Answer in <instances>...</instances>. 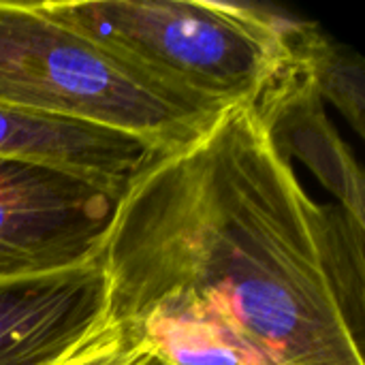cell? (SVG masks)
Here are the masks:
<instances>
[{
	"label": "cell",
	"instance_id": "cell-5",
	"mask_svg": "<svg viewBox=\"0 0 365 365\" xmlns=\"http://www.w3.org/2000/svg\"><path fill=\"white\" fill-rule=\"evenodd\" d=\"M109 321L98 263L0 280V365H58Z\"/></svg>",
	"mask_w": 365,
	"mask_h": 365
},
{
	"label": "cell",
	"instance_id": "cell-6",
	"mask_svg": "<svg viewBox=\"0 0 365 365\" xmlns=\"http://www.w3.org/2000/svg\"><path fill=\"white\" fill-rule=\"evenodd\" d=\"M321 101L312 81L289 56L287 66L252 107L278 152L287 158L293 154L310 167L336 195L338 207L353 222L365 227L361 169L327 120Z\"/></svg>",
	"mask_w": 365,
	"mask_h": 365
},
{
	"label": "cell",
	"instance_id": "cell-4",
	"mask_svg": "<svg viewBox=\"0 0 365 365\" xmlns=\"http://www.w3.org/2000/svg\"><path fill=\"white\" fill-rule=\"evenodd\" d=\"M118 199L66 169L0 156V280L98 263Z\"/></svg>",
	"mask_w": 365,
	"mask_h": 365
},
{
	"label": "cell",
	"instance_id": "cell-10",
	"mask_svg": "<svg viewBox=\"0 0 365 365\" xmlns=\"http://www.w3.org/2000/svg\"><path fill=\"white\" fill-rule=\"evenodd\" d=\"M148 365H167V364H165V361H160V359H158L156 355H152V359L148 361Z\"/></svg>",
	"mask_w": 365,
	"mask_h": 365
},
{
	"label": "cell",
	"instance_id": "cell-2",
	"mask_svg": "<svg viewBox=\"0 0 365 365\" xmlns=\"http://www.w3.org/2000/svg\"><path fill=\"white\" fill-rule=\"evenodd\" d=\"M122 64L214 111L252 107L289 62L287 15L207 0L36 2Z\"/></svg>",
	"mask_w": 365,
	"mask_h": 365
},
{
	"label": "cell",
	"instance_id": "cell-9",
	"mask_svg": "<svg viewBox=\"0 0 365 365\" xmlns=\"http://www.w3.org/2000/svg\"><path fill=\"white\" fill-rule=\"evenodd\" d=\"M154 351L135 331L107 325L58 365H148Z\"/></svg>",
	"mask_w": 365,
	"mask_h": 365
},
{
	"label": "cell",
	"instance_id": "cell-7",
	"mask_svg": "<svg viewBox=\"0 0 365 365\" xmlns=\"http://www.w3.org/2000/svg\"><path fill=\"white\" fill-rule=\"evenodd\" d=\"M156 154L145 141L111 128L0 109V156L66 169L118 197Z\"/></svg>",
	"mask_w": 365,
	"mask_h": 365
},
{
	"label": "cell",
	"instance_id": "cell-1",
	"mask_svg": "<svg viewBox=\"0 0 365 365\" xmlns=\"http://www.w3.org/2000/svg\"><path fill=\"white\" fill-rule=\"evenodd\" d=\"M364 229L312 201L255 107L225 109L120 195L101 255L109 323L178 317L261 365H365Z\"/></svg>",
	"mask_w": 365,
	"mask_h": 365
},
{
	"label": "cell",
	"instance_id": "cell-3",
	"mask_svg": "<svg viewBox=\"0 0 365 365\" xmlns=\"http://www.w3.org/2000/svg\"><path fill=\"white\" fill-rule=\"evenodd\" d=\"M0 109L111 128L158 152L197 139L222 113L122 64L36 2L2 0Z\"/></svg>",
	"mask_w": 365,
	"mask_h": 365
},
{
	"label": "cell",
	"instance_id": "cell-8",
	"mask_svg": "<svg viewBox=\"0 0 365 365\" xmlns=\"http://www.w3.org/2000/svg\"><path fill=\"white\" fill-rule=\"evenodd\" d=\"M287 43L291 60L306 73L321 98L331 101L365 135V68L361 56L334 41L312 21L287 19Z\"/></svg>",
	"mask_w": 365,
	"mask_h": 365
}]
</instances>
